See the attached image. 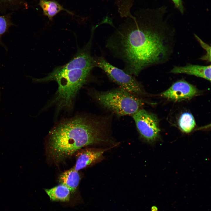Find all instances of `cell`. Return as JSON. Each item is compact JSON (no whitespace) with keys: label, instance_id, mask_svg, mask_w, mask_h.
<instances>
[{"label":"cell","instance_id":"obj_1","mask_svg":"<svg viewBox=\"0 0 211 211\" xmlns=\"http://www.w3.org/2000/svg\"><path fill=\"white\" fill-rule=\"evenodd\" d=\"M162 19L134 18L120 26L108 38L106 47L122 61L127 73L138 76L145 68L168 59L173 35Z\"/></svg>","mask_w":211,"mask_h":211},{"label":"cell","instance_id":"obj_2","mask_svg":"<svg viewBox=\"0 0 211 211\" xmlns=\"http://www.w3.org/2000/svg\"><path fill=\"white\" fill-rule=\"evenodd\" d=\"M48 149L52 158L59 161L82 148L93 145L114 147L108 117L79 115L57 124L48 135Z\"/></svg>","mask_w":211,"mask_h":211},{"label":"cell","instance_id":"obj_3","mask_svg":"<svg viewBox=\"0 0 211 211\" xmlns=\"http://www.w3.org/2000/svg\"><path fill=\"white\" fill-rule=\"evenodd\" d=\"M91 70L75 69L68 71L56 72L53 70L46 76L33 78L34 82L56 81L58 88L53 101L58 110L69 108L82 86L87 81Z\"/></svg>","mask_w":211,"mask_h":211},{"label":"cell","instance_id":"obj_4","mask_svg":"<svg viewBox=\"0 0 211 211\" xmlns=\"http://www.w3.org/2000/svg\"><path fill=\"white\" fill-rule=\"evenodd\" d=\"M93 96L103 108L119 116L132 115L142 109L144 103L141 98L120 88L106 91H95Z\"/></svg>","mask_w":211,"mask_h":211},{"label":"cell","instance_id":"obj_5","mask_svg":"<svg viewBox=\"0 0 211 211\" xmlns=\"http://www.w3.org/2000/svg\"><path fill=\"white\" fill-rule=\"evenodd\" d=\"M94 63L95 67L101 69L120 88L140 98L146 94L142 85L132 75L111 64L103 57H94Z\"/></svg>","mask_w":211,"mask_h":211},{"label":"cell","instance_id":"obj_6","mask_svg":"<svg viewBox=\"0 0 211 211\" xmlns=\"http://www.w3.org/2000/svg\"><path fill=\"white\" fill-rule=\"evenodd\" d=\"M132 116L142 140L152 144L157 140L160 130L158 119L154 115L141 109Z\"/></svg>","mask_w":211,"mask_h":211},{"label":"cell","instance_id":"obj_7","mask_svg":"<svg viewBox=\"0 0 211 211\" xmlns=\"http://www.w3.org/2000/svg\"><path fill=\"white\" fill-rule=\"evenodd\" d=\"M93 35H91L90 40L84 49L79 52L68 63L55 68L54 70L58 72L78 69L91 70L95 67L94 57L91 56L90 51Z\"/></svg>","mask_w":211,"mask_h":211},{"label":"cell","instance_id":"obj_8","mask_svg":"<svg viewBox=\"0 0 211 211\" xmlns=\"http://www.w3.org/2000/svg\"><path fill=\"white\" fill-rule=\"evenodd\" d=\"M113 147L90 148L82 150L78 154L75 164L73 168L78 171L92 164L101 161L104 159L103 154L105 152Z\"/></svg>","mask_w":211,"mask_h":211},{"label":"cell","instance_id":"obj_9","mask_svg":"<svg viewBox=\"0 0 211 211\" xmlns=\"http://www.w3.org/2000/svg\"><path fill=\"white\" fill-rule=\"evenodd\" d=\"M198 93L197 89L187 82L180 80L174 83L161 94V96L171 100L178 101L190 98Z\"/></svg>","mask_w":211,"mask_h":211},{"label":"cell","instance_id":"obj_10","mask_svg":"<svg viewBox=\"0 0 211 211\" xmlns=\"http://www.w3.org/2000/svg\"><path fill=\"white\" fill-rule=\"evenodd\" d=\"M174 74L183 73L203 78L211 81V65L188 64L184 66H175L171 71Z\"/></svg>","mask_w":211,"mask_h":211},{"label":"cell","instance_id":"obj_11","mask_svg":"<svg viewBox=\"0 0 211 211\" xmlns=\"http://www.w3.org/2000/svg\"><path fill=\"white\" fill-rule=\"evenodd\" d=\"M80 179L78 171L72 168L62 173L59 177L58 181L60 184L66 186L73 193L77 189Z\"/></svg>","mask_w":211,"mask_h":211},{"label":"cell","instance_id":"obj_12","mask_svg":"<svg viewBox=\"0 0 211 211\" xmlns=\"http://www.w3.org/2000/svg\"><path fill=\"white\" fill-rule=\"evenodd\" d=\"M39 5L44 14L52 20L53 18L62 11H65L70 14L72 13L64 8L55 0H39Z\"/></svg>","mask_w":211,"mask_h":211},{"label":"cell","instance_id":"obj_13","mask_svg":"<svg viewBox=\"0 0 211 211\" xmlns=\"http://www.w3.org/2000/svg\"><path fill=\"white\" fill-rule=\"evenodd\" d=\"M51 200L66 202L70 199V191L66 186L60 184L50 189L45 190Z\"/></svg>","mask_w":211,"mask_h":211},{"label":"cell","instance_id":"obj_14","mask_svg":"<svg viewBox=\"0 0 211 211\" xmlns=\"http://www.w3.org/2000/svg\"><path fill=\"white\" fill-rule=\"evenodd\" d=\"M26 0H0V15L28 8Z\"/></svg>","mask_w":211,"mask_h":211},{"label":"cell","instance_id":"obj_15","mask_svg":"<svg viewBox=\"0 0 211 211\" xmlns=\"http://www.w3.org/2000/svg\"><path fill=\"white\" fill-rule=\"evenodd\" d=\"M178 124L181 130L186 133L191 132L196 125L193 116L187 112L184 113L181 115L179 119Z\"/></svg>","mask_w":211,"mask_h":211},{"label":"cell","instance_id":"obj_16","mask_svg":"<svg viewBox=\"0 0 211 211\" xmlns=\"http://www.w3.org/2000/svg\"><path fill=\"white\" fill-rule=\"evenodd\" d=\"M13 12L0 15V43H1L3 35L8 30L9 28L14 25L12 21L11 16Z\"/></svg>","mask_w":211,"mask_h":211},{"label":"cell","instance_id":"obj_17","mask_svg":"<svg viewBox=\"0 0 211 211\" xmlns=\"http://www.w3.org/2000/svg\"><path fill=\"white\" fill-rule=\"evenodd\" d=\"M195 36L198 42L200 43L201 47L206 51V54L202 57L201 58V59L206 60L208 62L211 61V47L209 45L204 42L201 40L197 35L195 34Z\"/></svg>","mask_w":211,"mask_h":211},{"label":"cell","instance_id":"obj_18","mask_svg":"<svg viewBox=\"0 0 211 211\" xmlns=\"http://www.w3.org/2000/svg\"><path fill=\"white\" fill-rule=\"evenodd\" d=\"M176 7L181 13L184 11V8L182 0H171Z\"/></svg>","mask_w":211,"mask_h":211}]
</instances>
